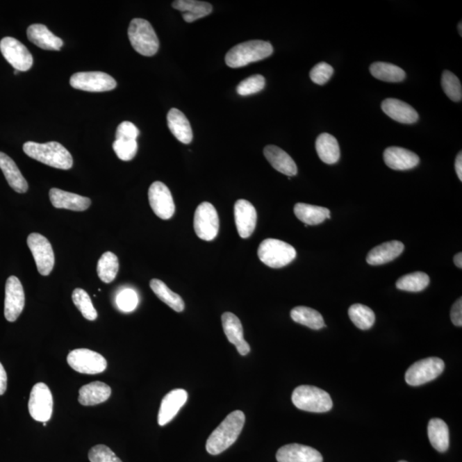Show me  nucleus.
<instances>
[{
  "instance_id": "nucleus-8",
  "label": "nucleus",
  "mask_w": 462,
  "mask_h": 462,
  "mask_svg": "<svg viewBox=\"0 0 462 462\" xmlns=\"http://www.w3.org/2000/svg\"><path fill=\"white\" fill-rule=\"evenodd\" d=\"M195 234L204 241H213L219 234L220 219L217 210L209 202H202L195 213Z\"/></svg>"
},
{
  "instance_id": "nucleus-10",
  "label": "nucleus",
  "mask_w": 462,
  "mask_h": 462,
  "mask_svg": "<svg viewBox=\"0 0 462 462\" xmlns=\"http://www.w3.org/2000/svg\"><path fill=\"white\" fill-rule=\"evenodd\" d=\"M27 243L40 274L49 275L55 264L53 249L50 242L39 233H32L28 236Z\"/></svg>"
},
{
  "instance_id": "nucleus-5",
  "label": "nucleus",
  "mask_w": 462,
  "mask_h": 462,
  "mask_svg": "<svg viewBox=\"0 0 462 462\" xmlns=\"http://www.w3.org/2000/svg\"><path fill=\"white\" fill-rule=\"evenodd\" d=\"M292 402L297 409L312 413L328 412L333 406L331 395L327 391L310 386L295 388Z\"/></svg>"
},
{
  "instance_id": "nucleus-30",
  "label": "nucleus",
  "mask_w": 462,
  "mask_h": 462,
  "mask_svg": "<svg viewBox=\"0 0 462 462\" xmlns=\"http://www.w3.org/2000/svg\"><path fill=\"white\" fill-rule=\"evenodd\" d=\"M294 213L299 220L306 225L322 224L325 220L331 219L330 210L305 203H297L295 206Z\"/></svg>"
},
{
  "instance_id": "nucleus-38",
  "label": "nucleus",
  "mask_w": 462,
  "mask_h": 462,
  "mask_svg": "<svg viewBox=\"0 0 462 462\" xmlns=\"http://www.w3.org/2000/svg\"><path fill=\"white\" fill-rule=\"evenodd\" d=\"M430 283V277L427 273L416 272L402 277L397 282L398 290L409 292H420Z\"/></svg>"
},
{
  "instance_id": "nucleus-19",
  "label": "nucleus",
  "mask_w": 462,
  "mask_h": 462,
  "mask_svg": "<svg viewBox=\"0 0 462 462\" xmlns=\"http://www.w3.org/2000/svg\"><path fill=\"white\" fill-rule=\"evenodd\" d=\"M222 324L224 334L229 342L234 345L238 353L242 356L250 352V346L243 338V328L241 321L232 313H224L222 315Z\"/></svg>"
},
{
  "instance_id": "nucleus-34",
  "label": "nucleus",
  "mask_w": 462,
  "mask_h": 462,
  "mask_svg": "<svg viewBox=\"0 0 462 462\" xmlns=\"http://www.w3.org/2000/svg\"><path fill=\"white\" fill-rule=\"evenodd\" d=\"M290 316L295 322L305 325L313 330H320L325 327L322 315L308 306H297L291 310Z\"/></svg>"
},
{
  "instance_id": "nucleus-26",
  "label": "nucleus",
  "mask_w": 462,
  "mask_h": 462,
  "mask_svg": "<svg viewBox=\"0 0 462 462\" xmlns=\"http://www.w3.org/2000/svg\"><path fill=\"white\" fill-rule=\"evenodd\" d=\"M0 169L5 175L10 187L19 194H24L28 190V184L23 174L18 169L16 163L8 155L0 151Z\"/></svg>"
},
{
  "instance_id": "nucleus-52",
  "label": "nucleus",
  "mask_w": 462,
  "mask_h": 462,
  "mask_svg": "<svg viewBox=\"0 0 462 462\" xmlns=\"http://www.w3.org/2000/svg\"><path fill=\"white\" fill-rule=\"evenodd\" d=\"M399 462H406V461H399Z\"/></svg>"
},
{
  "instance_id": "nucleus-18",
  "label": "nucleus",
  "mask_w": 462,
  "mask_h": 462,
  "mask_svg": "<svg viewBox=\"0 0 462 462\" xmlns=\"http://www.w3.org/2000/svg\"><path fill=\"white\" fill-rule=\"evenodd\" d=\"M188 393L183 389H176L165 395L161 402L160 412L158 415V423L160 427L171 422L179 410L186 404Z\"/></svg>"
},
{
  "instance_id": "nucleus-6",
  "label": "nucleus",
  "mask_w": 462,
  "mask_h": 462,
  "mask_svg": "<svg viewBox=\"0 0 462 462\" xmlns=\"http://www.w3.org/2000/svg\"><path fill=\"white\" fill-rule=\"evenodd\" d=\"M258 256L271 268H282L297 257V251L290 244L277 239H265L258 249Z\"/></svg>"
},
{
  "instance_id": "nucleus-45",
  "label": "nucleus",
  "mask_w": 462,
  "mask_h": 462,
  "mask_svg": "<svg viewBox=\"0 0 462 462\" xmlns=\"http://www.w3.org/2000/svg\"><path fill=\"white\" fill-rule=\"evenodd\" d=\"M118 308L124 312H132L138 304V297L133 290L128 289L121 292L117 297Z\"/></svg>"
},
{
  "instance_id": "nucleus-15",
  "label": "nucleus",
  "mask_w": 462,
  "mask_h": 462,
  "mask_svg": "<svg viewBox=\"0 0 462 462\" xmlns=\"http://www.w3.org/2000/svg\"><path fill=\"white\" fill-rule=\"evenodd\" d=\"M25 306L24 287L17 277H10L6 284L5 317L15 322L23 313Z\"/></svg>"
},
{
  "instance_id": "nucleus-41",
  "label": "nucleus",
  "mask_w": 462,
  "mask_h": 462,
  "mask_svg": "<svg viewBox=\"0 0 462 462\" xmlns=\"http://www.w3.org/2000/svg\"><path fill=\"white\" fill-rule=\"evenodd\" d=\"M113 147L118 158L123 161L132 160L138 151V144L135 140L116 139Z\"/></svg>"
},
{
  "instance_id": "nucleus-21",
  "label": "nucleus",
  "mask_w": 462,
  "mask_h": 462,
  "mask_svg": "<svg viewBox=\"0 0 462 462\" xmlns=\"http://www.w3.org/2000/svg\"><path fill=\"white\" fill-rule=\"evenodd\" d=\"M49 197L54 208L72 210L75 212H84L90 208L92 203L90 198L55 188L50 190Z\"/></svg>"
},
{
  "instance_id": "nucleus-17",
  "label": "nucleus",
  "mask_w": 462,
  "mask_h": 462,
  "mask_svg": "<svg viewBox=\"0 0 462 462\" xmlns=\"http://www.w3.org/2000/svg\"><path fill=\"white\" fill-rule=\"evenodd\" d=\"M279 462H323V456L312 447L291 443L280 448L277 452Z\"/></svg>"
},
{
  "instance_id": "nucleus-50",
  "label": "nucleus",
  "mask_w": 462,
  "mask_h": 462,
  "mask_svg": "<svg viewBox=\"0 0 462 462\" xmlns=\"http://www.w3.org/2000/svg\"><path fill=\"white\" fill-rule=\"evenodd\" d=\"M454 263L456 264L458 268H462V254L459 253L454 255Z\"/></svg>"
},
{
  "instance_id": "nucleus-31",
  "label": "nucleus",
  "mask_w": 462,
  "mask_h": 462,
  "mask_svg": "<svg viewBox=\"0 0 462 462\" xmlns=\"http://www.w3.org/2000/svg\"><path fill=\"white\" fill-rule=\"evenodd\" d=\"M428 437L431 445L438 452H446L449 447V431L447 424L441 419L435 418L428 424Z\"/></svg>"
},
{
  "instance_id": "nucleus-48",
  "label": "nucleus",
  "mask_w": 462,
  "mask_h": 462,
  "mask_svg": "<svg viewBox=\"0 0 462 462\" xmlns=\"http://www.w3.org/2000/svg\"><path fill=\"white\" fill-rule=\"evenodd\" d=\"M7 388V374L5 368L0 363V395L5 394Z\"/></svg>"
},
{
  "instance_id": "nucleus-37",
  "label": "nucleus",
  "mask_w": 462,
  "mask_h": 462,
  "mask_svg": "<svg viewBox=\"0 0 462 462\" xmlns=\"http://www.w3.org/2000/svg\"><path fill=\"white\" fill-rule=\"evenodd\" d=\"M349 316L352 322L361 330H369L375 323V313L368 306L354 304L349 309Z\"/></svg>"
},
{
  "instance_id": "nucleus-20",
  "label": "nucleus",
  "mask_w": 462,
  "mask_h": 462,
  "mask_svg": "<svg viewBox=\"0 0 462 462\" xmlns=\"http://www.w3.org/2000/svg\"><path fill=\"white\" fill-rule=\"evenodd\" d=\"M383 160L388 167L395 171H406L420 164V158L412 151L399 147H390L384 151Z\"/></svg>"
},
{
  "instance_id": "nucleus-4",
  "label": "nucleus",
  "mask_w": 462,
  "mask_h": 462,
  "mask_svg": "<svg viewBox=\"0 0 462 462\" xmlns=\"http://www.w3.org/2000/svg\"><path fill=\"white\" fill-rule=\"evenodd\" d=\"M129 42L134 49L143 56L151 57L160 48V42L149 21L135 18L128 29Z\"/></svg>"
},
{
  "instance_id": "nucleus-14",
  "label": "nucleus",
  "mask_w": 462,
  "mask_h": 462,
  "mask_svg": "<svg viewBox=\"0 0 462 462\" xmlns=\"http://www.w3.org/2000/svg\"><path fill=\"white\" fill-rule=\"evenodd\" d=\"M149 199L151 209L160 219H172L175 213V203L171 191L165 183L154 182L151 184L149 190Z\"/></svg>"
},
{
  "instance_id": "nucleus-2",
  "label": "nucleus",
  "mask_w": 462,
  "mask_h": 462,
  "mask_svg": "<svg viewBox=\"0 0 462 462\" xmlns=\"http://www.w3.org/2000/svg\"><path fill=\"white\" fill-rule=\"evenodd\" d=\"M24 151L28 157L51 167L60 170L72 168V155L62 144L57 142L43 144L28 142L24 143Z\"/></svg>"
},
{
  "instance_id": "nucleus-3",
  "label": "nucleus",
  "mask_w": 462,
  "mask_h": 462,
  "mask_svg": "<svg viewBox=\"0 0 462 462\" xmlns=\"http://www.w3.org/2000/svg\"><path fill=\"white\" fill-rule=\"evenodd\" d=\"M273 53L272 44L264 40H249L231 48L225 56L229 67L241 68L251 63L263 60Z\"/></svg>"
},
{
  "instance_id": "nucleus-39",
  "label": "nucleus",
  "mask_w": 462,
  "mask_h": 462,
  "mask_svg": "<svg viewBox=\"0 0 462 462\" xmlns=\"http://www.w3.org/2000/svg\"><path fill=\"white\" fill-rule=\"evenodd\" d=\"M72 301L77 309L83 314L85 319L94 321L97 319L98 313L92 305L90 295L83 289H76L72 293Z\"/></svg>"
},
{
  "instance_id": "nucleus-42",
  "label": "nucleus",
  "mask_w": 462,
  "mask_h": 462,
  "mask_svg": "<svg viewBox=\"0 0 462 462\" xmlns=\"http://www.w3.org/2000/svg\"><path fill=\"white\" fill-rule=\"evenodd\" d=\"M265 86V77L261 75H254L241 81L236 88V91L240 95L247 96L263 90Z\"/></svg>"
},
{
  "instance_id": "nucleus-40",
  "label": "nucleus",
  "mask_w": 462,
  "mask_h": 462,
  "mask_svg": "<svg viewBox=\"0 0 462 462\" xmlns=\"http://www.w3.org/2000/svg\"><path fill=\"white\" fill-rule=\"evenodd\" d=\"M442 88L451 101L459 102L462 99V87L458 77L449 70H445L442 76Z\"/></svg>"
},
{
  "instance_id": "nucleus-25",
  "label": "nucleus",
  "mask_w": 462,
  "mask_h": 462,
  "mask_svg": "<svg viewBox=\"0 0 462 462\" xmlns=\"http://www.w3.org/2000/svg\"><path fill=\"white\" fill-rule=\"evenodd\" d=\"M404 251V244L399 241H391L380 244L368 254L367 262L371 265H380L395 260Z\"/></svg>"
},
{
  "instance_id": "nucleus-13",
  "label": "nucleus",
  "mask_w": 462,
  "mask_h": 462,
  "mask_svg": "<svg viewBox=\"0 0 462 462\" xmlns=\"http://www.w3.org/2000/svg\"><path fill=\"white\" fill-rule=\"evenodd\" d=\"M0 51L10 65L17 72H28L32 68L33 56L23 43L13 37H5L0 42Z\"/></svg>"
},
{
  "instance_id": "nucleus-49",
  "label": "nucleus",
  "mask_w": 462,
  "mask_h": 462,
  "mask_svg": "<svg viewBox=\"0 0 462 462\" xmlns=\"http://www.w3.org/2000/svg\"><path fill=\"white\" fill-rule=\"evenodd\" d=\"M454 167H456V172L459 179L462 181V154L460 151V154L457 155L456 163H454Z\"/></svg>"
},
{
  "instance_id": "nucleus-9",
  "label": "nucleus",
  "mask_w": 462,
  "mask_h": 462,
  "mask_svg": "<svg viewBox=\"0 0 462 462\" xmlns=\"http://www.w3.org/2000/svg\"><path fill=\"white\" fill-rule=\"evenodd\" d=\"M67 362L70 368L83 374H99L107 368V361L101 354L88 349L72 350L68 354Z\"/></svg>"
},
{
  "instance_id": "nucleus-32",
  "label": "nucleus",
  "mask_w": 462,
  "mask_h": 462,
  "mask_svg": "<svg viewBox=\"0 0 462 462\" xmlns=\"http://www.w3.org/2000/svg\"><path fill=\"white\" fill-rule=\"evenodd\" d=\"M316 151L320 160L328 165L336 164L341 155L338 140L328 133H323L317 138Z\"/></svg>"
},
{
  "instance_id": "nucleus-29",
  "label": "nucleus",
  "mask_w": 462,
  "mask_h": 462,
  "mask_svg": "<svg viewBox=\"0 0 462 462\" xmlns=\"http://www.w3.org/2000/svg\"><path fill=\"white\" fill-rule=\"evenodd\" d=\"M167 123L170 131L173 135L184 144H190L193 140V131L188 118L179 109L172 108L169 110Z\"/></svg>"
},
{
  "instance_id": "nucleus-44",
  "label": "nucleus",
  "mask_w": 462,
  "mask_h": 462,
  "mask_svg": "<svg viewBox=\"0 0 462 462\" xmlns=\"http://www.w3.org/2000/svg\"><path fill=\"white\" fill-rule=\"evenodd\" d=\"M334 69L327 63L321 62L316 65L310 72V79L314 83L317 85H324L331 79L333 75Z\"/></svg>"
},
{
  "instance_id": "nucleus-7",
  "label": "nucleus",
  "mask_w": 462,
  "mask_h": 462,
  "mask_svg": "<svg viewBox=\"0 0 462 462\" xmlns=\"http://www.w3.org/2000/svg\"><path fill=\"white\" fill-rule=\"evenodd\" d=\"M445 362L438 357H430L415 362L406 372V382L411 386H420L432 381L441 375Z\"/></svg>"
},
{
  "instance_id": "nucleus-1",
  "label": "nucleus",
  "mask_w": 462,
  "mask_h": 462,
  "mask_svg": "<svg viewBox=\"0 0 462 462\" xmlns=\"http://www.w3.org/2000/svg\"><path fill=\"white\" fill-rule=\"evenodd\" d=\"M245 420V415L240 410L230 413L210 435L206 445L208 452L217 456L230 448L241 434Z\"/></svg>"
},
{
  "instance_id": "nucleus-36",
  "label": "nucleus",
  "mask_w": 462,
  "mask_h": 462,
  "mask_svg": "<svg viewBox=\"0 0 462 462\" xmlns=\"http://www.w3.org/2000/svg\"><path fill=\"white\" fill-rule=\"evenodd\" d=\"M118 270H119V262L115 254L106 252L99 258L97 273L102 282L112 283L116 279Z\"/></svg>"
},
{
  "instance_id": "nucleus-24",
  "label": "nucleus",
  "mask_w": 462,
  "mask_h": 462,
  "mask_svg": "<svg viewBox=\"0 0 462 462\" xmlns=\"http://www.w3.org/2000/svg\"><path fill=\"white\" fill-rule=\"evenodd\" d=\"M264 155L276 171L289 176L297 175V164L293 158L280 147L273 145L266 146L264 149Z\"/></svg>"
},
{
  "instance_id": "nucleus-35",
  "label": "nucleus",
  "mask_w": 462,
  "mask_h": 462,
  "mask_svg": "<svg viewBox=\"0 0 462 462\" xmlns=\"http://www.w3.org/2000/svg\"><path fill=\"white\" fill-rule=\"evenodd\" d=\"M370 72L375 79L388 83H399L404 81L406 73L398 66L389 63L376 62L370 66Z\"/></svg>"
},
{
  "instance_id": "nucleus-51",
  "label": "nucleus",
  "mask_w": 462,
  "mask_h": 462,
  "mask_svg": "<svg viewBox=\"0 0 462 462\" xmlns=\"http://www.w3.org/2000/svg\"><path fill=\"white\" fill-rule=\"evenodd\" d=\"M461 27H462V24L460 23L459 25H458V29H459V33H460L461 36L462 35V31H461L462 28H461Z\"/></svg>"
},
{
  "instance_id": "nucleus-11",
  "label": "nucleus",
  "mask_w": 462,
  "mask_h": 462,
  "mask_svg": "<svg viewBox=\"0 0 462 462\" xmlns=\"http://www.w3.org/2000/svg\"><path fill=\"white\" fill-rule=\"evenodd\" d=\"M69 83L76 90L92 92L110 91L117 87L113 76L101 72H77L70 77Z\"/></svg>"
},
{
  "instance_id": "nucleus-23",
  "label": "nucleus",
  "mask_w": 462,
  "mask_h": 462,
  "mask_svg": "<svg viewBox=\"0 0 462 462\" xmlns=\"http://www.w3.org/2000/svg\"><path fill=\"white\" fill-rule=\"evenodd\" d=\"M27 36L29 42L44 50L59 51L64 46V42L43 24L29 26L27 29Z\"/></svg>"
},
{
  "instance_id": "nucleus-16",
  "label": "nucleus",
  "mask_w": 462,
  "mask_h": 462,
  "mask_svg": "<svg viewBox=\"0 0 462 462\" xmlns=\"http://www.w3.org/2000/svg\"><path fill=\"white\" fill-rule=\"evenodd\" d=\"M234 215L239 236L242 238H249L256 227V209L252 203L246 199H239L235 204Z\"/></svg>"
},
{
  "instance_id": "nucleus-46",
  "label": "nucleus",
  "mask_w": 462,
  "mask_h": 462,
  "mask_svg": "<svg viewBox=\"0 0 462 462\" xmlns=\"http://www.w3.org/2000/svg\"><path fill=\"white\" fill-rule=\"evenodd\" d=\"M140 131L131 122L125 121L118 125L116 131V139L135 140L138 139Z\"/></svg>"
},
{
  "instance_id": "nucleus-28",
  "label": "nucleus",
  "mask_w": 462,
  "mask_h": 462,
  "mask_svg": "<svg viewBox=\"0 0 462 462\" xmlns=\"http://www.w3.org/2000/svg\"><path fill=\"white\" fill-rule=\"evenodd\" d=\"M112 389L106 383L99 381L92 382L79 390V404L83 406H95L108 400Z\"/></svg>"
},
{
  "instance_id": "nucleus-12",
  "label": "nucleus",
  "mask_w": 462,
  "mask_h": 462,
  "mask_svg": "<svg viewBox=\"0 0 462 462\" xmlns=\"http://www.w3.org/2000/svg\"><path fill=\"white\" fill-rule=\"evenodd\" d=\"M53 399L49 388L44 383H36L28 402L29 415L40 422L47 423L53 415Z\"/></svg>"
},
{
  "instance_id": "nucleus-47",
  "label": "nucleus",
  "mask_w": 462,
  "mask_h": 462,
  "mask_svg": "<svg viewBox=\"0 0 462 462\" xmlns=\"http://www.w3.org/2000/svg\"><path fill=\"white\" fill-rule=\"evenodd\" d=\"M451 321L456 327H461L462 325V300L461 298L454 302V304L451 308L450 313Z\"/></svg>"
},
{
  "instance_id": "nucleus-27",
  "label": "nucleus",
  "mask_w": 462,
  "mask_h": 462,
  "mask_svg": "<svg viewBox=\"0 0 462 462\" xmlns=\"http://www.w3.org/2000/svg\"><path fill=\"white\" fill-rule=\"evenodd\" d=\"M172 7L183 13V19L187 23H193L213 13L211 3L197 0H176L172 3Z\"/></svg>"
},
{
  "instance_id": "nucleus-33",
  "label": "nucleus",
  "mask_w": 462,
  "mask_h": 462,
  "mask_svg": "<svg viewBox=\"0 0 462 462\" xmlns=\"http://www.w3.org/2000/svg\"><path fill=\"white\" fill-rule=\"evenodd\" d=\"M150 287L154 293L157 295L160 301L165 303L174 311L177 313L183 312L185 308L183 298L179 295L175 293L169 289L167 286L161 280L151 279Z\"/></svg>"
},
{
  "instance_id": "nucleus-22",
  "label": "nucleus",
  "mask_w": 462,
  "mask_h": 462,
  "mask_svg": "<svg viewBox=\"0 0 462 462\" xmlns=\"http://www.w3.org/2000/svg\"><path fill=\"white\" fill-rule=\"evenodd\" d=\"M382 110L387 116L398 123L410 124L416 123L419 114L411 106L397 99H386L382 102Z\"/></svg>"
},
{
  "instance_id": "nucleus-43",
  "label": "nucleus",
  "mask_w": 462,
  "mask_h": 462,
  "mask_svg": "<svg viewBox=\"0 0 462 462\" xmlns=\"http://www.w3.org/2000/svg\"><path fill=\"white\" fill-rule=\"evenodd\" d=\"M91 462H123L108 447L103 445L92 447L88 453Z\"/></svg>"
}]
</instances>
